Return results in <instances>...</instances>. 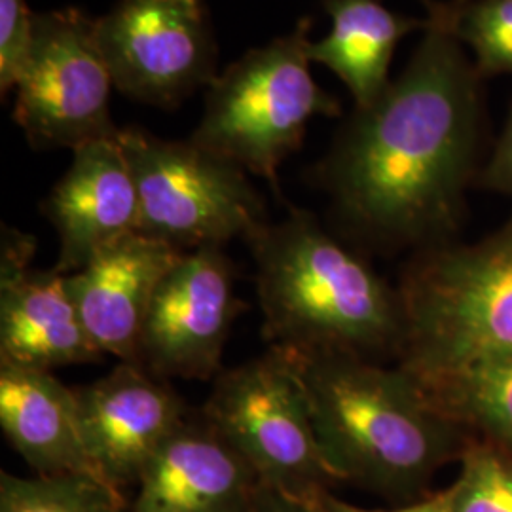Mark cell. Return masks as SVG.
Listing matches in <instances>:
<instances>
[{
    "label": "cell",
    "mask_w": 512,
    "mask_h": 512,
    "mask_svg": "<svg viewBox=\"0 0 512 512\" xmlns=\"http://www.w3.org/2000/svg\"><path fill=\"white\" fill-rule=\"evenodd\" d=\"M440 14L484 76L512 74V0H446Z\"/></svg>",
    "instance_id": "cell-20"
},
{
    "label": "cell",
    "mask_w": 512,
    "mask_h": 512,
    "mask_svg": "<svg viewBox=\"0 0 512 512\" xmlns=\"http://www.w3.org/2000/svg\"><path fill=\"white\" fill-rule=\"evenodd\" d=\"M97 33L114 86L133 99L177 107L217 76L202 0H120Z\"/></svg>",
    "instance_id": "cell-9"
},
{
    "label": "cell",
    "mask_w": 512,
    "mask_h": 512,
    "mask_svg": "<svg viewBox=\"0 0 512 512\" xmlns=\"http://www.w3.org/2000/svg\"><path fill=\"white\" fill-rule=\"evenodd\" d=\"M484 183L490 188L511 194L512 196V110L507 126L501 133V139L495 147L494 156L486 167Z\"/></svg>",
    "instance_id": "cell-23"
},
{
    "label": "cell",
    "mask_w": 512,
    "mask_h": 512,
    "mask_svg": "<svg viewBox=\"0 0 512 512\" xmlns=\"http://www.w3.org/2000/svg\"><path fill=\"white\" fill-rule=\"evenodd\" d=\"M0 427L37 475H86L103 482L84 440L76 393L54 372L0 365Z\"/></svg>",
    "instance_id": "cell-16"
},
{
    "label": "cell",
    "mask_w": 512,
    "mask_h": 512,
    "mask_svg": "<svg viewBox=\"0 0 512 512\" xmlns=\"http://www.w3.org/2000/svg\"><path fill=\"white\" fill-rule=\"evenodd\" d=\"M404 372L425 393L512 355V222L484 243L431 256L403 291Z\"/></svg>",
    "instance_id": "cell-4"
},
{
    "label": "cell",
    "mask_w": 512,
    "mask_h": 512,
    "mask_svg": "<svg viewBox=\"0 0 512 512\" xmlns=\"http://www.w3.org/2000/svg\"><path fill=\"white\" fill-rule=\"evenodd\" d=\"M112 86L97 19L76 8L35 14L31 48L14 88V118L33 147L76 150L116 137Z\"/></svg>",
    "instance_id": "cell-8"
},
{
    "label": "cell",
    "mask_w": 512,
    "mask_h": 512,
    "mask_svg": "<svg viewBox=\"0 0 512 512\" xmlns=\"http://www.w3.org/2000/svg\"><path fill=\"white\" fill-rule=\"evenodd\" d=\"M202 414L262 486L319 501L336 482L319 446L300 357L293 351L270 346L260 357L220 372Z\"/></svg>",
    "instance_id": "cell-6"
},
{
    "label": "cell",
    "mask_w": 512,
    "mask_h": 512,
    "mask_svg": "<svg viewBox=\"0 0 512 512\" xmlns=\"http://www.w3.org/2000/svg\"><path fill=\"white\" fill-rule=\"evenodd\" d=\"M183 251L133 232L67 275V289L86 332L103 355L137 363L154 294Z\"/></svg>",
    "instance_id": "cell-13"
},
{
    "label": "cell",
    "mask_w": 512,
    "mask_h": 512,
    "mask_svg": "<svg viewBox=\"0 0 512 512\" xmlns=\"http://www.w3.org/2000/svg\"><path fill=\"white\" fill-rule=\"evenodd\" d=\"M73 164L44 202L59 234L55 270L73 274L116 239L139 230V194L118 141H93L73 150Z\"/></svg>",
    "instance_id": "cell-15"
},
{
    "label": "cell",
    "mask_w": 512,
    "mask_h": 512,
    "mask_svg": "<svg viewBox=\"0 0 512 512\" xmlns=\"http://www.w3.org/2000/svg\"><path fill=\"white\" fill-rule=\"evenodd\" d=\"M243 306L222 247L183 251L154 294L137 365L164 380L217 378Z\"/></svg>",
    "instance_id": "cell-10"
},
{
    "label": "cell",
    "mask_w": 512,
    "mask_h": 512,
    "mask_svg": "<svg viewBox=\"0 0 512 512\" xmlns=\"http://www.w3.org/2000/svg\"><path fill=\"white\" fill-rule=\"evenodd\" d=\"M126 494L86 475H0V512H128Z\"/></svg>",
    "instance_id": "cell-19"
},
{
    "label": "cell",
    "mask_w": 512,
    "mask_h": 512,
    "mask_svg": "<svg viewBox=\"0 0 512 512\" xmlns=\"http://www.w3.org/2000/svg\"><path fill=\"white\" fill-rule=\"evenodd\" d=\"M270 346L355 355L401 340L403 311L384 281L308 211L268 222L249 241Z\"/></svg>",
    "instance_id": "cell-3"
},
{
    "label": "cell",
    "mask_w": 512,
    "mask_h": 512,
    "mask_svg": "<svg viewBox=\"0 0 512 512\" xmlns=\"http://www.w3.org/2000/svg\"><path fill=\"white\" fill-rule=\"evenodd\" d=\"M332 19L330 33L310 42V59L336 74L366 109L391 84L389 67L401 38L425 27V19L406 18L382 0H323Z\"/></svg>",
    "instance_id": "cell-17"
},
{
    "label": "cell",
    "mask_w": 512,
    "mask_h": 512,
    "mask_svg": "<svg viewBox=\"0 0 512 512\" xmlns=\"http://www.w3.org/2000/svg\"><path fill=\"white\" fill-rule=\"evenodd\" d=\"M444 495L452 512H512L511 454L494 446L471 448Z\"/></svg>",
    "instance_id": "cell-21"
},
{
    "label": "cell",
    "mask_w": 512,
    "mask_h": 512,
    "mask_svg": "<svg viewBox=\"0 0 512 512\" xmlns=\"http://www.w3.org/2000/svg\"><path fill=\"white\" fill-rule=\"evenodd\" d=\"M300 357L323 458L336 482L421 499L454 452L450 418L403 368L355 355Z\"/></svg>",
    "instance_id": "cell-2"
},
{
    "label": "cell",
    "mask_w": 512,
    "mask_h": 512,
    "mask_svg": "<svg viewBox=\"0 0 512 512\" xmlns=\"http://www.w3.org/2000/svg\"><path fill=\"white\" fill-rule=\"evenodd\" d=\"M35 239L4 228L0 255V365L54 372L105 355L93 346L67 289V275L35 270Z\"/></svg>",
    "instance_id": "cell-12"
},
{
    "label": "cell",
    "mask_w": 512,
    "mask_h": 512,
    "mask_svg": "<svg viewBox=\"0 0 512 512\" xmlns=\"http://www.w3.org/2000/svg\"><path fill=\"white\" fill-rule=\"evenodd\" d=\"M35 14L25 0H0V90H14L33 40Z\"/></svg>",
    "instance_id": "cell-22"
},
{
    "label": "cell",
    "mask_w": 512,
    "mask_h": 512,
    "mask_svg": "<svg viewBox=\"0 0 512 512\" xmlns=\"http://www.w3.org/2000/svg\"><path fill=\"white\" fill-rule=\"evenodd\" d=\"M425 395L448 418L467 416L512 456V355L473 366Z\"/></svg>",
    "instance_id": "cell-18"
},
{
    "label": "cell",
    "mask_w": 512,
    "mask_h": 512,
    "mask_svg": "<svg viewBox=\"0 0 512 512\" xmlns=\"http://www.w3.org/2000/svg\"><path fill=\"white\" fill-rule=\"evenodd\" d=\"M302 19L287 37L251 50L209 84L202 122L190 137L200 147L266 179L279 194L277 171L306 135L313 116H340V101L310 73V29Z\"/></svg>",
    "instance_id": "cell-5"
},
{
    "label": "cell",
    "mask_w": 512,
    "mask_h": 512,
    "mask_svg": "<svg viewBox=\"0 0 512 512\" xmlns=\"http://www.w3.org/2000/svg\"><path fill=\"white\" fill-rule=\"evenodd\" d=\"M251 512H327L319 501H304L260 486Z\"/></svg>",
    "instance_id": "cell-25"
},
{
    "label": "cell",
    "mask_w": 512,
    "mask_h": 512,
    "mask_svg": "<svg viewBox=\"0 0 512 512\" xmlns=\"http://www.w3.org/2000/svg\"><path fill=\"white\" fill-rule=\"evenodd\" d=\"M74 393L93 467L122 494L135 488L148 461L188 418L167 380L129 361Z\"/></svg>",
    "instance_id": "cell-11"
},
{
    "label": "cell",
    "mask_w": 512,
    "mask_h": 512,
    "mask_svg": "<svg viewBox=\"0 0 512 512\" xmlns=\"http://www.w3.org/2000/svg\"><path fill=\"white\" fill-rule=\"evenodd\" d=\"M425 6L403 74L355 109L319 167L342 220L385 243L420 241L454 222L484 128L482 74L437 2Z\"/></svg>",
    "instance_id": "cell-1"
},
{
    "label": "cell",
    "mask_w": 512,
    "mask_h": 512,
    "mask_svg": "<svg viewBox=\"0 0 512 512\" xmlns=\"http://www.w3.org/2000/svg\"><path fill=\"white\" fill-rule=\"evenodd\" d=\"M137 194L139 230L179 251L247 243L268 224L266 203L247 171L192 139L165 141L145 129H120Z\"/></svg>",
    "instance_id": "cell-7"
},
{
    "label": "cell",
    "mask_w": 512,
    "mask_h": 512,
    "mask_svg": "<svg viewBox=\"0 0 512 512\" xmlns=\"http://www.w3.org/2000/svg\"><path fill=\"white\" fill-rule=\"evenodd\" d=\"M319 503L327 512H452L444 492L437 495H427V497L416 499L408 505L397 507V509H387V511H384V509H363V507H357V505H351L348 501L338 499L336 495H332L330 492L323 495L319 499Z\"/></svg>",
    "instance_id": "cell-24"
},
{
    "label": "cell",
    "mask_w": 512,
    "mask_h": 512,
    "mask_svg": "<svg viewBox=\"0 0 512 512\" xmlns=\"http://www.w3.org/2000/svg\"><path fill=\"white\" fill-rule=\"evenodd\" d=\"M260 480L203 418H186L148 461L128 512H251Z\"/></svg>",
    "instance_id": "cell-14"
}]
</instances>
